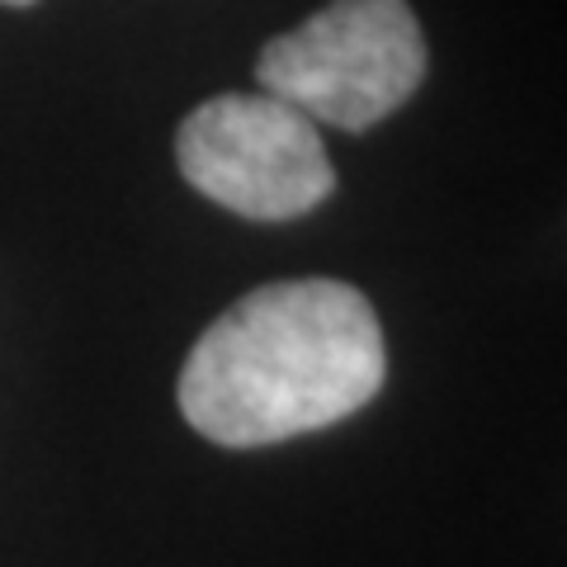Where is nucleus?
Listing matches in <instances>:
<instances>
[{
	"label": "nucleus",
	"instance_id": "f257e3e1",
	"mask_svg": "<svg viewBox=\"0 0 567 567\" xmlns=\"http://www.w3.org/2000/svg\"><path fill=\"white\" fill-rule=\"evenodd\" d=\"M388 350L374 303L341 279H279L194 341L181 412L223 450L327 431L379 398Z\"/></svg>",
	"mask_w": 567,
	"mask_h": 567
},
{
	"label": "nucleus",
	"instance_id": "f03ea898",
	"mask_svg": "<svg viewBox=\"0 0 567 567\" xmlns=\"http://www.w3.org/2000/svg\"><path fill=\"white\" fill-rule=\"evenodd\" d=\"M256 81L312 123L364 133L416 95L425 39L406 0H331L265 43Z\"/></svg>",
	"mask_w": 567,
	"mask_h": 567
},
{
	"label": "nucleus",
	"instance_id": "7ed1b4c3",
	"mask_svg": "<svg viewBox=\"0 0 567 567\" xmlns=\"http://www.w3.org/2000/svg\"><path fill=\"white\" fill-rule=\"evenodd\" d=\"M181 175L227 213L256 223L303 218L331 199L322 133L275 95H213L175 133Z\"/></svg>",
	"mask_w": 567,
	"mask_h": 567
},
{
	"label": "nucleus",
	"instance_id": "20e7f679",
	"mask_svg": "<svg viewBox=\"0 0 567 567\" xmlns=\"http://www.w3.org/2000/svg\"><path fill=\"white\" fill-rule=\"evenodd\" d=\"M0 6H33V0H0Z\"/></svg>",
	"mask_w": 567,
	"mask_h": 567
}]
</instances>
